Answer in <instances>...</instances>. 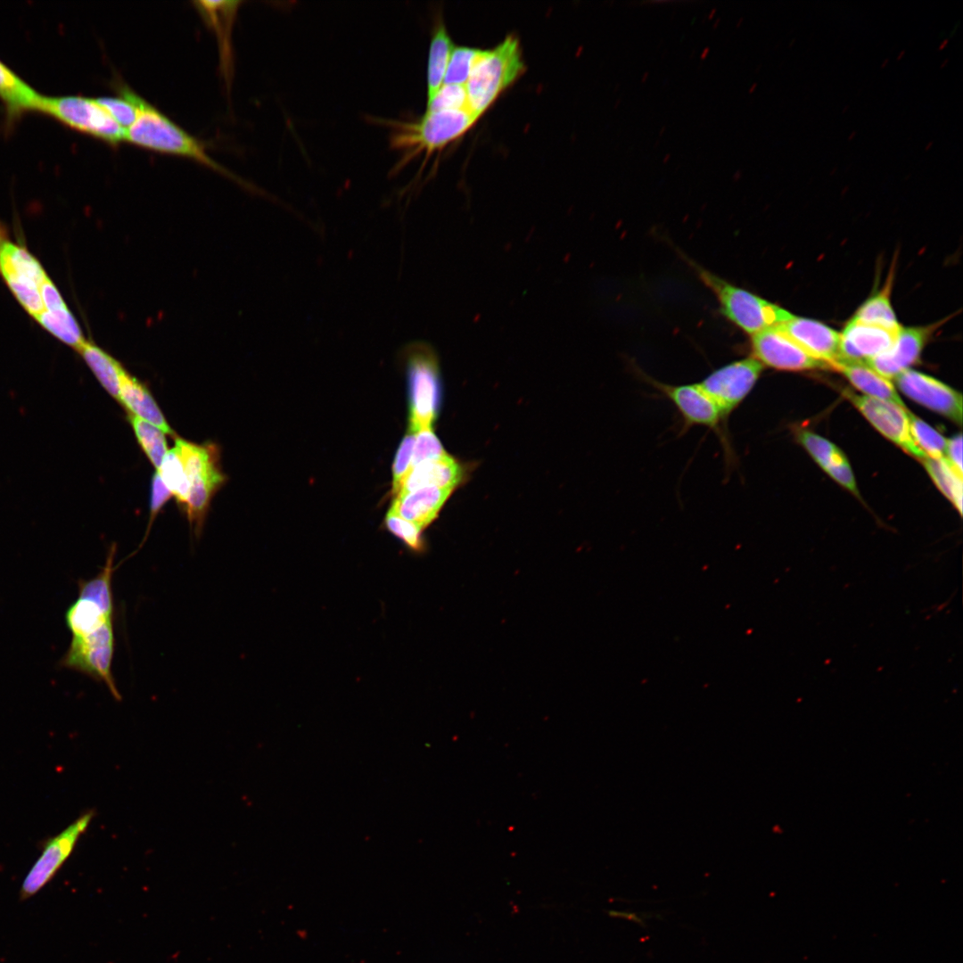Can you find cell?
<instances>
[{
  "label": "cell",
  "mask_w": 963,
  "mask_h": 963,
  "mask_svg": "<svg viewBox=\"0 0 963 963\" xmlns=\"http://www.w3.org/2000/svg\"><path fill=\"white\" fill-rule=\"evenodd\" d=\"M467 109L436 111L415 120H382L390 130L391 148L399 160L393 173L419 156L430 157L466 133L477 121Z\"/></svg>",
  "instance_id": "cell-1"
},
{
  "label": "cell",
  "mask_w": 963,
  "mask_h": 963,
  "mask_svg": "<svg viewBox=\"0 0 963 963\" xmlns=\"http://www.w3.org/2000/svg\"><path fill=\"white\" fill-rule=\"evenodd\" d=\"M524 70L520 42L513 35L482 50L465 85L467 110L479 119Z\"/></svg>",
  "instance_id": "cell-2"
},
{
  "label": "cell",
  "mask_w": 963,
  "mask_h": 963,
  "mask_svg": "<svg viewBox=\"0 0 963 963\" xmlns=\"http://www.w3.org/2000/svg\"><path fill=\"white\" fill-rule=\"evenodd\" d=\"M126 141L145 150L189 159L224 176L235 177L208 154L203 143L146 100L140 107L136 120L126 131Z\"/></svg>",
  "instance_id": "cell-3"
},
{
  "label": "cell",
  "mask_w": 963,
  "mask_h": 963,
  "mask_svg": "<svg viewBox=\"0 0 963 963\" xmlns=\"http://www.w3.org/2000/svg\"><path fill=\"white\" fill-rule=\"evenodd\" d=\"M174 447L189 484L187 498L182 509L195 535H199L210 503L226 481L221 470L219 449L213 443L196 444L181 438H176Z\"/></svg>",
  "instance_id": "cell-4"
},
{
  "label": "cell",
  "mask_w": 963,
  "mask_h": 963,
  "mask_svg": "<svg viewBox=\"0 0 963 963\" xmlns=\"http://www.w3.org/2000/svg\"><path fill=\"white\" fill-rule=\"evenodd\" d=\"M695 268L704 284L715 294L726 317L751 335L779 325L794 316L785 309L733 285L700 267L696 266Z\"/></svg>",
  "instance_id": "cell-5"
},
{
  "label": "cell",
  "mask_w": 963,
  "mask_h": 963,
  "mask_svg": "<svg viewBox=\"0 0 963 963\" xmlns=\"http://www.w3.org/2000/svg\"><path fill=\"white\" fill-rule=\"evenodd\" d=\"M410 397V428L416 433L432 429L440 404L438 360L426 343L415 342L405 350Z\"/></svg>",
  "instance_id": "cell-6"
},
{
  "label": "cell",
  "mask_w": 963,
  "mask_h": 963,
  "mask_svg": "<svg viewBox=\"0 0 963 963\" xmlns=\"http://www.w3.org/2000/svg\"><path fill=\"white\" fill-rule=\"evenodd\" d=\"M38 112L112 146L125 142L126 130L96 99L81 95L43 96Z\"/></svg>",
  "instance_id": "cell-7"
},
{
  "label": "cell",
  "mask_w": 963,
  "mask_h": 963,
  "mask_svg": "<svg viewBox=\"0 0 963 963\" xmlns=\"http://www.w3.org/2000/svg\"><path fill=\"white\" fill-rule=\"evenodd\" d=\"M0 276L30 316L35 318L44 310L40 288L49 277L25 246L10 239L7 229L1 223Z\"/></svg>",
  "instance_id": "cell-8"
},
{
  "label": "cell",
  "mask_w": 963,
  "mask_h": 963,
  "mask_svg": "<svg viewBox=\"0 0 963 963\" xmlns=\"http://www.w3.org/2000/svg\"><path fill=\"white\" fill-rule=\"evenodd\" d=\"M638 371L640 378L674 405L681 418L682 432L696 425L710 429L720 441L727 462L729 464L734 460V450L728 439V424L713 401L697 383L668 384L654 379L641 370Z\"/></svg>",
  "instance_id": "cell-9"
},
{
  "label": "cell",
  "mask_w": 963,
  "mask_h": 963,
  "mask_svg": "<svg viewBox=\"0 0 963 963\" xmlns=\"http://www.w3.org/2000/svg\"><path fill=\"white\" fill-rule=\"evenodd\" d=\"M763 366L753 357L727 364L697 383L713 401L725 423L758 382Z\"/></svg>",
  "instance_id": "cell-10"
},
{
  "label": "cell",
  "mask_w": 963,
  "mask_h": 963,
  "mask_svg": "<svg viewBox=\"0 0 963 963\" xmlns=\"http://www.w3.org/2000/svg\"><path fill=\"white\" fill-rule=\"evenodd\" d=\"M93 811L79 816L59 834L43 844L42 852L21 883L20 899L27 900L37 894L56 875L72 853L78 839L88 828Z\"/></svg>",
  "instance_id": "cell-11"
},
{
  "label": "cell",
  "mask_w": 963,
  "mask_h": 963,
  "mask_svg": "<svg viewBox=\"0 0 963 963\" xmlns=\"http://www.w3.org/2000/svg\"><path fill=\"white\" fill-rule=\"evenodd\" d=\"M846 396L883 436L920 461L926 457L911 437L910 412L904 406L849 391Z\"/></svg>",
  "instance_id": "cell-12"
},
{
  "label": "cell",
  "mask_w": 963,
  "mask_h": 963,
  "mask_svg": "<svg viewBox=\"0 0 963 963\" xmlns=\"http://www.w3.org/2000/svg\"><path fill=\"white\" fill-rule=\"evenodd\" d=\"M752 356L763 366L780 371L827 369L830 366L808 354L778 326L751 335Z\"/></svg>",
  "instance_id": "cell-13"
},
{
  "label": "cell",
  "mask_w": 963,
  "mask_h": 963,
  "mask_svg": "<svg viewBox=\"0 0 963 963\" xmlns=\"http://www.w3.org/2000/svg\"><path fill=\"white\" fill-rule=\"evenodd\" d=\"M898 389L909 399L955 424L962 422V395L928 374L907 369L894 378Z\"/></svg>",
  "instance_id": "cell-14"
},
{
  "label": "cell",
  "mask_w": 963,
  "mask_h": 963,
  "mask_svg": "<svg viewBox=\"0 0 963 963\" xmlns=\"http://www.w3.org/2000/svg\"><path fill=\"white\" fill-rule=\"evenodd\" d=\"M935 325L921 327H901L892 346L883 353L866 362L877 373L888 380L918 362L922 350Z\"/></svg>",
  "instance_id": "cell-15"
},
{
  "label": "cell",
  "mask_w": 963,
  "mask_h": 963,
  "mask_svg": "<svg viewBox=\"0 0 963 963\" xmlns=\"http://www.w3.org/2000/svg\"><path fill=\"white\" fill-rule=\"evenodd\" d=\"M114 650L115 642H85L71 639L70 647L60 664L103 682L112 696L116 700H120L121 696L111 672Z\"/></svg>",
  "instance_id": "cell-16"
},
{
  "label": "cell",
  "mask_w": 963,
  "mask_h": 963,
  "mask_svg": "<svg viewBox=\"0 0 963 963\" xmlns=\"http://www.w3.org/2000/svg\"><path fill=\"white\" fill-rule=\"evenodd\" d=\"M777 326L808 354L827 363L830 368L838 360L840 333L827 325L793 316Z\"/></svg>",
  "instance_id": "cell-17"
},
{
  "label": "cell",
  "mask_w": 963,
  "mask_h": 963,
  "mask_svg": "<svg viewBox=\"0 0 963 963\" xmlns=\"http://www.w3.org/2000/svg\"><path fill=\"white\" fill-rule=\"evenodd\" d=\"M896 333L852 318L840 334L839 358L835 363H866L887 350Z\"/></svg>",
  "instance_id": "cell-18"
},
{
  "label": "cell",
  "mask_w": 963,
  "mask_h": 963,
  "mask_svg": "<svg viewBox=\"0 0 963 963\" xmlns=\"http://www.w3.org/2000/svg\"><path fill=\"white\" fill-rule=\"evenodd\" d=\"M453 490V488L429 486L396 496L390 511L423 530L436 518Z\"/></svg>",
  "instance_id": "cell-19"
},
{
  "label": "cell",
  "mask_w": 963,
  "mask_h": 963,
  "mask_svg": "<svg viewBox=\"0 0 963 963\" xmlns=\"http://www.w3.org/2000/svg\"><path fill=\"white\" fill-rule=\"evenodd\" d=\"M462 466L450 456L412 466L403 478L396 496L435 486L455 489L463 479Z\"/></svg>",
  "instance_id": "cell-20"
},
{
  "label": "cell",
  "mask_w": 963,
  "mask_h": 963,
  "mask_svg": "<svg viewBox=\"0 0 963 963\" xmlns=\"http://www.w3.org/2000/svg\"><path fill=\"white\" fill-rule=\"evenodd\" d=\"M119 402L129 414L152 424L164 433L174 434L148 389L126 370L120 379Z\"/></svg>",
  "instance_id": "cell-21"
},
{
  "label": "cell",
  "mask_w": 963,
  "mask_h": 963,
  "mask_svg": "<svg viewBox=\"0 0 963 963\" xmlns=\"http://www.w3.org/2000/svg\"><path fill=\"white\" fill-rule=\"evenodd\" d=\"M833 368L841 372L863 395L904 406L891 381L866 363L840 361L835 363Z\"/></svg>",
  "instance_id": "cell-22"
},
{
  "label": "cell",
  "mask_w": 963,
  "mask_h": 963,
  "mask_svg": "<svg viewBox=\"0 0 963 963\" xmlns=\"http://www.w3.org/2000/svg\"><path fill=\"white\" fill-rule=\"evenodd\" d=\"M42 95L0 61V100L7 114L15 119L28 111H37Z\"/></svg>",
  "instance_id": "cell-23"
},
{
  "label": "cell",
  "mask_w": 963,
  "mask_h": 963,
  "mask_svg": "<svg viewBox=\"0 0 963 963\" xmlns=\"http://www.w3.org/2000/svg\"><path fill=\"white\" fill-rule=\"evenodd\" d=\"M78 352L103 389L119 401L120 379L125 371L121 364L92 342L86 341Z\"/></svg>",
  "instance_id": "cell-24"
},
{
  "label": "cell",
  "mask_w": 963,
  "mask_h": 963,
  "mask_svg": "<svg viewBox=\"0 0 963 963\" xmlns=\"http://www.w3.org/2000/svg\"><path fill=\"white\" fill-rule=\"evenodd\" d=\"M454 44L444 23H436L429 47L427 65V103H429L444 83L448 63L454 49Z\"/></svg>",
  "instance_id": "cell-25"
},
{
  "label": "cell",
  "mask_w": 963,
  "mask_h": 963,
  "mask_svg": "<svg viewBox=\"0 0 963 963\" xmlns=\"http://www.w3.org/2000/svg\"><path fill=\"white\" fill-rule=\"evenodd\" d=\"M65 620L72 637H79L113 622L114 613L105 610L92 599L78 597L68 608Z\"/></svg>",
  "instance_id": "cell-26"
},
{
  "label": "cell",
  "mask_w": 963,
  "mask_h": 963,
  "mask_svg": "<svg viewBox=\"0 0 963 963\" xmlns=\"http://www.w3.org/2000/svg\"><path fill=\"white\" fill-rule=\"evenodd\" d=\"M195 8L203 17L204 21L213 28V29L218 30L220 36L219 41L221 42L222 58L223 63L227 70L226 63H229V34L236 15L240 1H197L193 3Z\"/></svg>",
  "instance_id": "cell-27"
},
{
  "label": "cell",
  "mask_w": 963,
  "mask_h": 963,
  "mask_svg": "<svg viewBox=\"0 0 963 963\" xmlns=\"http://www.w3.org/2000/svg\"><path fill=\"white\" fill-rule=\"evenodd\" d=\"M891 282L881 291L868 298L857 309L853 319L870 325L897 333L901 327L897 321L890 301Z\"/></svg>",
  "instance_id": "cell-28"
},
{
  "label": "cell",
  "mask_w": 963,
  "mask_h": 963,
  "mask_svg": "<svg viewBox=\"0 0 963 963\" xmlns=\"http://www.w3.org/2000/svg\"><path fill=\"white\" fill-rule=\"evenodd\" d=\"M35 319L54 337L77 351L86 341L68 306L53 311L43 310Z\"/></svg>",
  "instance_id": "cell-29"
},
{
  "label": "cell",
  "mask_w": 963,
  "mask_h": 963,
  "mask_svg": "<svg viewBox=\"0 0 963 963\" xmlns=\"http://www.w3.org/2000/svg\"><path fill=\"white\" fill-rule=\"evenodd\" d=\"M114 556L115 547H112L99 573L90 580L81 579L78 582L79 597L92 599L111 613H114V597L111 587L112 574L115 570Z\"/></svg>",
  "instance_id": "cell-30"
},
{
  "label": "cell",
  "mask_w": 963,
  "mask_h": 963,
  "mask_svg": "<svg viewBox=\"0 0 963 963\" xmlns=\"http://www.w3.org/2000/svg\"><path fill=\"white\" fill-rule=\"evenodd\" d=\"M117 86L118 96L96 98L110 116L124 129L136 120L144 98L123 84Z\"/></svg>",
  "instance_id": "cell-31"
},
{
  "label": "cell",
  "mask_w": 963,
  "mask_h": 963,
  "mask_svg": "<svg viewBox=\"0 0 963 963\" xmlns=\"http://www.w3.org/2000/svg\"><path fill=\"white\" fill-rule=\"evenodd\" d=\"M929 476L940 491L962 513V476L946 461L925 457L921 460Z\"/></svg>",
  "instance_id": "cell-32"
},
{
  "label": "cell",
  "mask_w": 963,
  "mask_h": 963,
  "mask_svg": "<svg viewBox=\"0 0 963 963\" xmlns=\"http://www.w3.org/2000/svg\"><path fill=\"white\" fill-rule=\"evenodd\" d=\"M128 419L143 451L158 470L168 453L165 433L152 424L128 413Z\"/></svg>",
  "instance_id": "cell-33"
},
{
  "label": "cell",
  "mask_w": 963,
  "mask_h": 963,
  "mask_svg": "<svg viewBox=\"0 0 963 963\" xmlns=\"http://www.w3.org/2000/svg\"><path fill=\"white\" fill-rule=\"evenodd\" d=\"M156 471L159 472L165 485L170 490L172 495L175 496L177 503L182 507L187 498L189 484L185 477L181 459L175 447L168 451L160 468Z\"/></svg>",
  "instance_id": "cell-34"
},
{
  "label": "cell",
  "mask_w": 963,
  "mask_h": 963,
  "mask_svg": "<svg viewBox=\"0 0 963 963\" xmlns=\"http://www.w3.org/2000/svg\"><path fill=\"white\" fill-rule=\"evenodd\" d=\"M910 427L915 444L926 457H944L947 439L942 434L910 412Z\"/></svg>",
  "instance_id": "cell-35"
},
{
  "label": "cell",
  "mask_w": 963,
  "mask_h": 963,
  "mask_svg": "<svg viewBox=\"0 0 963 963\" xmlns=\"http://www.w3.org/2000/svg\"><path fill=\"white\" fill-rule=\"evenodd\" d=\"M798 440L813 460L826 471L844 454L827 439L808 430L797 433Z\"/></svg>",
  "instance_id": "cell-36"
},
{
  "label": "cell",
  "mask_w": 963,
  "mask_h": 963,
  "mask_svg": "<svg viewBox=\"0 0 963 963\" xmlns=\"http://www.w3.org/2000/svg\"><path fill=\"white\" fill-rule=\"evenodd\" d=\"M482 49L469 46L454 47L445 74L443 85L465 86Z\"/></svg>",
  "instance_id": "cell-37"
},
{
  "label": "cell",
  "mask_w": 963,
  "mask_h": 963,
  "mask_svg": "<svg viewBox=\"0 0 963 963\" xmlns=\"http://www.w3.org/2000/svg\"><path fill=\"white\" fill-rule=\"evenodd\" d=\"M387 530L400 539L409 549L421 552L424 548L422 529L389 511L384 520Z\"/></svg>",
  "instance_id": "cell-38"
},
{
  "label": "cell",
  "mask_w": 963,
  "mask_h": 963,
  "mask_svg": "<svg viewBox=\"0 0 963 963\" xmlns=\"http://www.w3.org/2000/svg\"><path fill=\"white\" fill-rule=\"evenodd\" d=\"M448 456L440 441L432 429H424L416 433L411 465L420 463L440 459Z\"/></svg>",
  "instance_id": "cell-39"
},
{
  "label": "cell",
  "mask_w": 963,
  "mask_h": 963,
  "mask_svg": "<svg viewBox=\"0 0 963 963\" xmlns=\"http://www.w3.org/2000/svg\"><path fill=\"white\" fill-rule=\"evenodd\" d=\"M467 109L465 86L443 85L434 97L426 104V111H449Z\"/></svg>",
  "instance_id": "cell-40"
},
{
  "label": "cell",
  "mask_w": 963,
  "mask_h": 963,
  "mask_svg": "<svg viewBox=\"0 0 963 963\" xmlns=\"http://www.w3.org/2000/svg\"><path fill=\"white\" fill-rule=\"evenodd\" d=\"M415 439L416 433L410 432L403 438L397 450L392 466V492L394 495L398 493L400 483L410 468Z\"/></svg>",
  "instance_id": "cell-41"
},
{
  "label": "cell",
  "mask_w": 963,
  "mask_h": 963,
  "mask_svg": "<svg viewBox=\"0 0 963 963\" xmlns=\"http://www.w3.org/2000/svg\"><path fill=\"white\" fill-rule=\"evenodd\" d=\"M171 496L172 493L165 485L159 472L156 471L152 479L150 519L145 538L147 537L150 527L152 526V523L154 521L155 517L157 516L160 509L163 507V506L167 503V501L171 498Z\"/></svg>",
  "instance_id": "cell-42"
},
{
  "label": "cell",
  "mask_w": 963,
  "mask_h": 963,
  "mask_svg": "<svg viewBox=\"0 0 963 963\" xmlns=\"http://www.w3.org/2000/svg\"><path fill=\"white\" fill-rule=\"evenodd\" d=\"M825 472L841 486L852 493L858 494L855 477L845 455Z\"/></svg>",
  "instance_id": "cell-43"
},
{
  "label": "cell",
  "mask_w": 963,
  "mask_h": 963,
  "mask_svg": "<svg viewBox=\"0 0 963 963\" xmlns=\"http://www.w3.org/2000/svg\"><path fill=\"white\" fill-rule=\"evenodd\" d=\"M44 310L53 311L67 307L54 284L48 278L40 288Z\"/></svg>",
  "instance_id": "cell-44"
},
{
  "label": "cell",
  "mask_w": 963,
  "mask_h": 963,
  "mask_svg": "<svg viewBox=\"0 0 963 963\" xmlns=\"http://www.w3.org/2000/svg\"><path fill=\"white\" fill-rule=\"evenodd\" d=\"M944 458L950 465L963 477L961 434L955 435L947 440Z\"/></svg>",
  "instance_id": "cell-45"
},
{
  "label": "cell",
  "mask_w": 963,
  "mask_h": 963,
  "mask_svg": "<svg viewBox=\"0 0 963 963\" xmlns=\"http://www.w3.org/2000/svg\"><path fill=\"white\" fill-rule=\"evenodd\" d=\"M709 52H710V48H709V47H705V48H704V49L703 50V52H702V54H701V55H700L701 59H702V60L705 59V58H706V56L708 55Z\"/></svg>",
  "instance_id": "cell-46"
},
{
  "label": "cell",
  "mask_w": 963,
  "mask_h": 963,
  "mask_svg": "<svg viewBox=\"0 0 963 963\" xmlns=\"http://www.w3.org/2000/svg\"><path fill=\"white\" fill-rule=\"evenodd\" d=\"M715 12H716V8H713V9H712V10H711V12H710V13H709V15H708V19H710V20H711V19H712V17L714 16Z\"/></svg>",
  "instance_id": "cell-47"
},
{
  "label": "cell",
  "mask_w": 963,
  "mask_h": 963,
  "mask_svg": "<svg viewBox=\"0 0 963 963\" xmlns=\"http://www.w3.org/2000/svg\"><path fill=\"white\" fill-rule=\"evenodd\" d=\"M648 76H649V72H648V71H646V72H645V73L643 74L642 78H641V81H642V82H645V81H646V80L647 79Z\"/></svg>",
  "instance_id": "cell-48"
},
{
  "label": "cell",
  "mask_w": 963,
  "mask_h": 963,
  "mask_svg": "<svg viewBox=\"0 0 963 963\" xmlns=\"http://www.w3.org/2000/svg\"><path fill=\"white\" fill-rule=\"evenodd\" d=\"M756 86H757V84H756V83H753V84L752 85V86H751V87L749 88L748 92H749L750 94H751V93H753V90H754V89L756 88Z\"/></svg>",
  "instance_id": "cell-49"
},
{
  "label": "cell",
  "mask_w": 963,
  "mask_h": 963,
  "mask_svg": "<svg viewBox=\"0 0 963 963\" xmlns=\"http://www.w3.org/2000/svg\"><path fill=\"white\" fill-rule=\"evenodd\" d=\"M670 158H671V154H666V155L664 156V158H663V161L664 163H666V162H667V161H668V160H670Z\"/></svg>",
  "instance_id": "cell-50"
},
{
  "label": "cell",
  "mask_w": 963,
  "mask_h": 963,
  "mask_svg": "<svg viewBox=\"0 0 963 963\" xmlns=\"http://www.w3.org/2000/svg\"><path fill=\"white\" fill-rule=\"evenodd\" d=\"M719 23H720V19H717V20L715 21V22H714V24H713L712 28H713V29H716V28L718 27Z\"/></svg>",
  "instance_id": "cell-51"
},
{
  "label": "cell",
  "mask_w": 963,
  "mask_h": 963,
  "mask_svg": "<svg viewBox=\"0 0 963 963\" xmlns=\"http://www.w3.org/2000/svg\"><path fill=\"white\" fill-rule=\"evenodd\" d=\"M743 20H744L743 18H740V19L738 20V22H737V25H736V27H737V28H739V27H740L741 23L743 22Z\"/></svg>",
  "instance_id": "cell-52"
},
{
  "label": "cell",
  "mask_w": 963,
  "mask_h": 963,
  "mask_svg": "<svg viewBox=\"0 0 963 963\" xmlns=\"http://www.w3.org/2000/svg\"><path fill=\"white\" fill-rule=\"evenodd\" d=\"M664 131H665V127H663L662 129H661V132H660V136H662V133L664 132Z\"/></svg>",
  "instance_id": "cell-53"
}]
</instances>
